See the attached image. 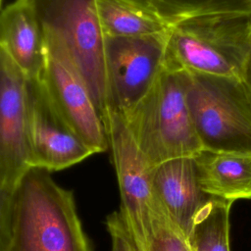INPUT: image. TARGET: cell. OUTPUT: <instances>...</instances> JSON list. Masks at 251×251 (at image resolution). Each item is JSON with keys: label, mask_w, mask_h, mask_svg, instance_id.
I'll return each instance as SVG.
<instances>
[{"label": "cell", "mask_w": 251, "mask_h": 251, "mask_svg": "<svg viewBox=\"0 0 251 251\" xmlns=\"http://www.w3.org/2000/svg\"><path fill=\"white\" fill-rule=\"evenodd\" d=\"M26 99L30 168L57 172L94 154L60 116L41 78H26Z\"/></svg>", "instance_id": "obj_9"}, {"label": "cell", "mask_w": 251, "mask_h": 251, "mask_svg": "<svg viewBox=\"0 0 251 251\" xmlns=\"http://www.w3.org/2000/svg\"><path fill=\"white\" fill-rule=\"evenodd\" d=\"M33 12L45 43L61 47L86 84L105 122V34L97 0H22Z\"/></svg>", "instance_id": "obj_4"}, {"label": "cell", "mask_w": 251, "mask_h": 251, "mask_svg": "<svg viewBox=\"0 0 251 251\" xmlns=\"http://www.w3.org/2000/svg\"><path fill=\"white\" fill-rule=\"evenodd\" d=\"M29 169L26 77L0 49V185L14 192Z\"/></svg>", "instance_id": "obj_10"}, {"label": "cell", "mask_w": 251, "mask_h": 251, "mask_svg": "<svg viewBox=\"0 0 251 251\" xmlns=\"http://www.w3.org/2000/svg\"><path fill=\"white\" fill-rule=\"evenodd\" d=\"M251 49V12L205 14L168 27L162 68L242 78Z\"/></svg>", "instance_id": "obj_2"}, {"label": "cell", "mask_w": 251, "mask_h": 251, "mask_svg": "<svg viewBox=\"0 0 251 251\" xmlns=\"http://www.w3.org/2000/svg\"><path fill=\"white\" fill-rule=\"evenodd\" d=\"M104 124L120 190L119 214L135 251H139L145 241L156 202L152 183L154 167L119 113L108 111Z\"/></svg>", "instance_id": "obj_6"}, {"label": "cell", "mask_w": 251, "mask_h": 251, "mask_svg": "<svg viewBox=\"0 0 251 251\" xmlns=\"http://www.w3.org/2000/svg\"><path fill=\"white\" fill-rule=\"evenodd\" d=\"M106 229L111 239L110 251H135L119 211H115L107 217Z\"/></svg>", "instance_id": "obj_17"}, {"label": "cell", "mask_w": 251, "mask_h": 251, "mask_svg": "<svg viewBox=\"0 0 251 251\" xmlns=\"http://www.w3.org/2000/svg\"><path fill=\"white\" fill-rule=\"evenodd\" d=\"M0 49L27 79H40L46 59L44 36L31 9L16 0L0 12Z\"/></svg>", "instance_id": "obj_12"}, {"label": "cell", "mask_w": 251, "mask_h": 251, "mask_svg": "<svg viewBox=\"0 0 251 251\" xmlns=\"http://www.w3.org/2000/svg\"><path fill=\"white\" fill-rule=\"evenodd\" d=\"M193 160L203 192L231 202L251 199V152L202 149Z\"/></svg>", "instance_id": "obj_13"}, {"label": "cell", "mask_w": 251, "mask_h": 251, "mask_svg": "<svg viewBox=\"0 0 251 251\" xmlns=\"http://www.w3.org/2000/svg\"><path fill=\"white\" fill-rule=\"evenodd\" d=\"M180 73L186 107L203 149L251 152V98L243 79Z\"/></svg>", "instance_id": "obj_5"}, {"label": "cell", "mask_w": 251, "mask_h": 251, "mask_svg": "<svg viewBox=\"0 0 251 251\" xmlns=\"http://www.w3.org/2000/svg\"><path fill=\"white\" fill-rule=\"evenodd\" d=\"M46 59L41 80L63 120L93 151L109 149L104 121L91 94L67 53L45 43Z\"/></svg>", "instance_id": "obj_8"}, {"label": "cell", "mask_w": 251, "mask_h": 251, "mask_svg": "<svg viewBox=\"0 0 251 251\" xmlns=\"http://www.w3.org/2000/svg\"><path fill=\"white\" fill-rule=\"evenodd\" d=\"M233 202L211 197L195 214L186 242L190 251H229V210Z\"/></svg>", "instance_id": "obj_14"}, {"label": "cell", "mask_w": 251, "mask_h": 251, "mask_svg": "<svg viewBox=\"0 0 251 251\" xmlns=\"http://www.w3.org/2000/svg\"><path fill=\"white\" fill-rule=\"evenodd\" d=\"M242 79L244 81V84H245V86L247 88V91L249 93V96L251 98V49H250V52H249V55H248L246 65H245Z\"/></svg>", "instance_id": "obj_19"}, {"label": "cell", "mask_w": 251, "mask_h": 251, "mask_svg": "<svg viewBox=\"0 0 251 251\" xmlns=\"http://www.w3.org/2000/svg\"><path fill=\"white\" fill-rule=\"evenodd\" d=\"M167 29L142 36H106L107 112L124 116L149 91L162 70Z\"/></svg>", "instance_id": "obj_7"}, {"label": "cell", "mask_w": 251, "mask_h": 251, "mask_svg": "<svg viewBox=\"0 0 251 251\" xmlns=\"http://www.w3.org/2000/svg\"><path fill=\"white\" fill-rule=\"evenodd\" d=\"M13 206V192L0 185V251H5L11 239Z\"/></svg>", "instance_id": "obj_18"}, {"label": "cell", "mask_w": 251, "mask_h": 251, "mask_svg": "<svg viewBox=\"0 0 251 251\" xmlns=\"http://www.w3.org/2000/svg\"><path fill=\"white\" fill-rule=\"evenodd\" d=\"M1 2H2V0H0V5H1Z\"/></svg>", "instance_id": "obj_20"}, {"label": "cell", "mask_w": 251, "mask_h": 251, "mask_svg": "<svg viewBox=\"0 0 251 251\" xmlns=\"http://www.w3.org/2000/svg\"><path fill=\"white\" fill-rule=\"evenodd\" d=\"M13 226L5 251H93L72 190L30 168L13 192Z\"/></svg>", "instance_id": "obj_1"}, {"label": "cell", "mask_w": 251, "mask_h": 251, "mask_svg": "<svg viewBox=\"0 0 251 251\" xmlns=\"http://www.w3.org/2000/svg\"><path fill=\"white\" fill-rule=\"evenodd\" d=\"M153 190L184 237L196 212L212 197L200 188L193 157L163 162L153 170Z\"/></svg>", "instance_id": "obj_11"}, {"label": "cell", "mask_w": 251, "mask_h": 251, "mask_svg": "<svg viewBox=\"0 0 251 251\" xmlns=\"http://www.w3.org/2000/svg\"><path fill=\"white\" fill-rule=\"evenodd\" d=\"M122 117L153 167L194 157L203 149L186 107L180 72L162 68L145 96Z\"/></svg>", "instance_id": "obj_3"}, {"label": "cell", "mask_w": 251, "mask_h": 251, "mask_svg": "<svg viewBox=\"0 0 251 251\" xmlns=\"http://www.w3.org/2000/svg\"><path fill=\"white\" fill-rule=\"evenodd\" d=\"M105 36L133 37L159 33L169 26L125 0H97Z\"/></svg>", "instance_id": "obj_16"}, {"label": "cell", "mask_w": 251, "mask_h": 251, "mask_svg": "<svg viewBox=\"0 0 251 251\" xmlns=\"http://www.w3.org/2000/svg\"><path fill=\"white\" fill-rule=\"evenodd\" d=\"M164 25L212 13L251 12V0H125Z\"/></svg>", "instance_id": "obj_15"}]
</instances>
